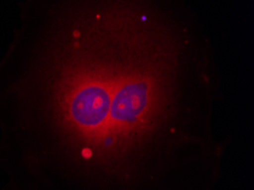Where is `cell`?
Listing matches in <instances>:
<instances>
[{
    "mask_svg": "<svg viewBox=\"0 0 254 190\" xmlns=\"http://www.w3.org/2000/svg\"><path fill=\"white\" fill-rule=\"evenodd\" d=\"M59 22L26 82L41 140L107 170L214 140L211 60L184 14L151 2H83Z\"/></svg>",
    "mask_w": 254,
    "mask_h": 190,
    "instance_id": "obj_1",
    "label": "cell"
}]
</instances>
